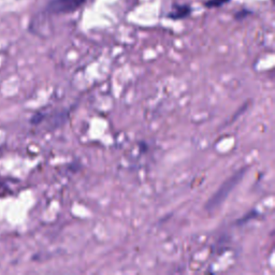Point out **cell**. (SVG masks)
<instances>
[{"mask_svg":"<svg viewBox=\"0 0 275 275\" xmlns=\"http://www.w3.org/2000/svg\"><path fill=\"white\" fill-rule=\"evenodd\" d=\"M245 171L246 168L240 169V170L236 171L234 176H231L228 179H226L223 185L218 188L217 192H216L212 197L210 198L208 202H206L205 209L210 211V212H212V211H214L215 209H217L218 206L227 199V197L230 195L232 190L235 189L236 185L241 182V179L243 178V177H244Z\"/></svg>","mask_w":275,"mask_h":275,"instance_id":"cell-1","label":"cell"},{"mask_svg":"<svg viewBox=\"0 0 275 275\" xmlns=\"http://www.w3.org/2000/svg\"><path fill=\"white\" fill-rule=\"evenodd\" d=\"M86 0H50L47 11L54 14H68L80 9Z\"/></svg>","mask_w":275,"mask_h":275,"instance_id":"cell-2","label":"cell"},{"mask_svg":"<svg viewBox=\"0 0 275 275\" xmlns=\"http://www.w3.org/2000/svg\"><path fill=\"white\" fill-rule=\"evenodd\" d=\"M192 12L193 8L189 4H173L171 11L168 13L167 17L173 20H178L188 18Z\"/></svg>","mask_w":275,"mask_h":275,"instance_id":"cell-3","label":"cell"},{"mask_svg":"<svg viewBox=\"0 0 275 275\" xmlns=\"http://www.w3.org/2000/svg\"><path fill=\"white\" fill-rule=\"evenodd\" d=\"M230 0H208L204 3V7L206 8H219L223 7L224 4H226L227 2H229Z\"/></svg>","mask_w":275,"mask_h":275,"instance_id":"cell-4","label":"cell"},{"mask_svg":"<svg viewBox=\"0 0 275 275\" xmlns=\"http://www.w3.org/2000/svg\"><path fill=\"white\" fill-rule=\"evenodd\" d=\"M252 12L250 11V10H247V9H243V10H241V11H239V12H236V20H243V19H245L246 17H248V15H250Z\"/></svg>","mask_w":275,"mask_h":275,"instance_id":"cell-5","label":"cell"}]
</instances>
